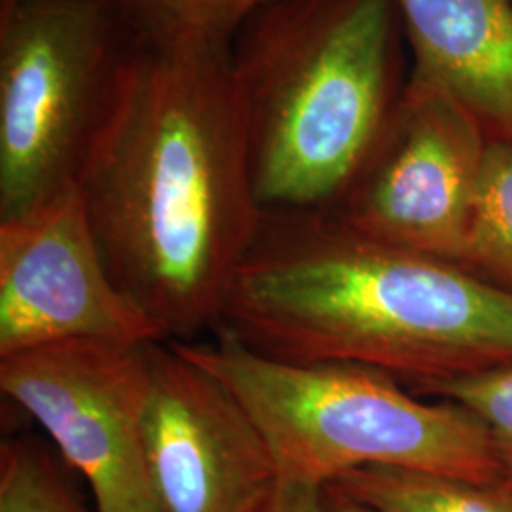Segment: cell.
Here are the masks:
<instances>
[{
  "label": "cell",
  "mask_w": 512,
  "mask_h": 512,
  "mask_svg": "<svg viewBox=\"0 0 512 512\" xmlns=\"http://www.w3.org/2000/svg\"><path fill=\"white\" fill-rule=\"evenodd\" d=\"M321 512H374L366 509L365 505L357 503L334 486H323L321 494Z\"/></svg>",
  "instance_id": "e0dca14e"
},
{
  "label": "cell",
  "mask_w": 512,
  "mask_h": 512,
  "mask_svg": "<svg viewBox=\"0 0 512 512\" xmlns=\"http://www.w3.org/2000/svg\"><path fill=\"white\" fill-rule=\"evenodd\" d=\"M416 397H437L469 408L486 425L495 454L512 480V363L446 380L404 385Z\"/></svg>",
  "instance_id": "5bb4252c"
},
{
  "label": "cell",
  "mask_w": 512,
  "mask_h": 512,
  "mask_svg": "<svg viewBox=\"0 0 512 512\" xmlns=\"http://www.w3.org/2000/svg\"><path fill=\"white\" fill-rule=\"evenodd\" d=\"M463 266L512 293V145L490 141Z\"/></svg>",
  "instance_id": "7c38bea8"
},
{
  "label": "cell",
  "mask_w": 512,
  "mask_h": 512,
  "mask_svg": "<svg viewBox=\"0 0 512 512\" xmlns=\"http://www.w3.org/2000/svg\"><path fill=\"white\" fill-rule=\"evenodd\" d=\"M410 76L433 82L512 145V0H395Z\"/></svg>",
  "instance_id": "30bf717a"
},
{
  "label": "cell",
  "mask_w": 512,
  "mask_h": 512,
  "mask_svg": "<svg viewBox=\"0 0 512 512\" xmlns=\"http://www.w3.org/2000/svg\"><path fill=\"white\" fill-rule=\"evenodd\" d=\"M321 494L323 486L279 480L253 512H321Z\"/></svg>",
  "instance_id": "2e32d148"
},
{
  "label": "cell",
  "mask_w": 512,
  "mask_h": 512,
  "mask_svg": "<svg viewBox=\"0 0 512 512\" xmlns=\"http://www.w3.org/2000/svg\"><path fill=\"white\" fill-rule=\"evenodd\" d=\"M395 0H279L239 27L230 69L264 211H329L401 99Z\"/></svg>",
  "instance_id": "3957f363"
},
{
  "label": "cell",
  "mask_w": 512,
  "mask_h": 512,
  "mask_svg": "<svg viewBox=\"0 0 512 512\" xmlns=\"http://www.w3.org/2000/svg\"><path fill=\"white\" fill-rule=\"evenodd\" d=\"M69 465L29 435L0 444V512L92 511L69 478Z\"/></svg>",
  "instance_id": "4fadbf2b"
},
{
  "label": "cell",
  "mask_w": 512,
  "mask_h": 512,
  "mask_svg": "<svg viewBox=\"0 0 512 512\" xmlns=\"http://www.w3.org/2000/svg\"><path fill=\"white\" fill-rule=\"evenodd\" d=\"M211 336L173 344L236 393L270 444L279 480L327 486L363 467L507 478L486 425L461 404L425 403L382 368L285 363L228 330Z\"/></svg>",
  "instance_id": "277c9868"
},
{
  "label": "cell",
  "mask_w": 512,
  "mask_h": 512,
  "mask_svg": "<svg viewBox=\"0 0 512 512\" xmlns=\"http://www.w3.org/2000/svg\"><path fill=\"white\" fill-rule=\"evenodd\" d=\"M148 346L67 340L0 357L2 395L86 478L97 512H160L143 437Z\"/></svg>",
  "instance_id": "52a82bcc"
},
{
  "label": "cell",
  "mask_w": 512,
  "mask_h": 512,
  "mask_svg": "<svg viewBox=\"0 0 512 512\" xmlns=\"http://www.w3.org/2000/svg\"><path fill=\"white\" fill-rule=\"evenodd\" d=\"M139 23L232 44L239 27L279 0H112Z\"/></svg>",
  "instance_id": "9a60e30c"
},
{
  "label": "cell",
  "mask_w": 512,
  "mask_h": 512,
  "mask_svg": "<svg viewBox=\"0 0 512 512\" xmlns=\"http://www.w3.org/2000/svg\"><path fill=\"white\" fill-rule=\"evenodd\" d=\"M217 329L277 361L359 363L408 385L511 365L512 293L330 211H264Z\"/></svg>",
  "instance_id": "7a4b0ae2"
},
{
  "label": "cell",
  "mask_w": 512,
  "mask_h": 512,
  "mask_svg": "<svg viewBox=\"0 0 512 512\" xmlns=\"http://www.w3.org/2000/svg\"><path fill=\"white\" fill-rule=\"evenodd\" d=\"M327 486L374 512H512V480L475 482L397 467H363Z\"/></svg>",
  "instance_id": "8fae6325"
},
{
  "label": "cell",
  "mask_w": 512,
  "mask_h": 512,
  "mask_svg": "<svg viewBox=\"0 0 512 512\" xmlns=\"http://www.w3.org/2000/svg\"><path fill=\"white\" fill-rule=\"evenodd\" d=\"M490 139L440 86L406 88L346 192L329 209L368 238L463 266Z\"/></svg>",
  "instance_id": "8992f818"
},
{
  "label": "cell",
  "mask_w": 512,
  "mask_h": 512,
  "mask_svg": "<svg viewBox=\"0 0 512 512\" xmlns=\"http://www.w3.org/2000/svg\"><path fill=\"white\" fill-rule=\"evenodd\" d=\"M67 340L165 342L114 283L78 190L0 222V357Z\"/></svg>",
  "instance_id": "9c48e42d"
},
{
  "label": "cell",
  "mask_w": 512,
  "mask_h": 512,
  "mask_svg": "<svg viewBox=\"0 0 512 512\" xmlns=\"http://www.w3.org/2000/svg\"><path fill=\"white\" fill-rule=\"evenodd\" d=\"M143 437L160 512H253L279 482L236 393L173 342L148 346Z\"/></svg>",
  "instance_id": "ba28073f"
},
{
  "label": "cell",
  "mask_w": 512,
  "mask_h": 512,
  "mask_svg": "<svg viewBox=\"0 0 512 512\" xmlns=\"http://www.w3.org/2000/svg\"><path fill=\"white\" fill-rule=\"evenodd\" d=\"M133 35L112 0H0V222L78 190Z\"/></svg>",
  "instance_id": "5b68a950"
},
{
  "label": "cell",
  "mask_w": 512,
  "mask_h": 512,
  "mask_svg": "<svg viewBox=\"0 0 512 512\" xmlns=\"http://www.w3.org/2000/svg\"><path fill=\"white\" fill-rule=\"evenodd\" d=\"M133 25L78 194L118 289L165 342H192L217 329L264 209L230 46Z\"/></svg>",
  "instance_id": "6da1fadb"
}]
</instances>
